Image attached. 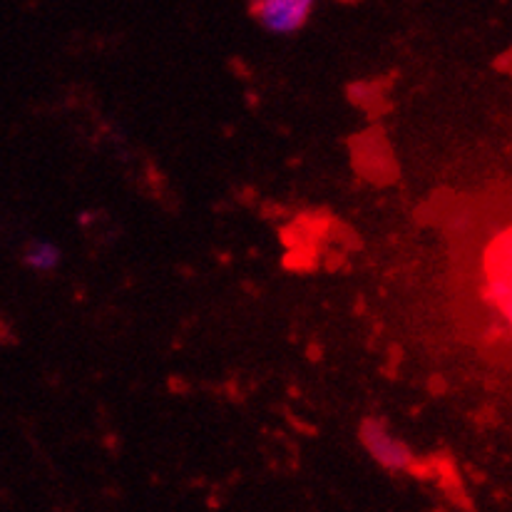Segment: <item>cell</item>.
I'll use <instances>...</instances> for the list:
<instances>
[{
    "instance_id": "obj_1",
    "label": "cell",
    "mask_w": 512,
    "mask_h": 512,
    "mask_svg": "<svg viewBox=\"0 0 512 512\" xmlns=\"http://www.w3.org/2000/svg\"><path fill=\"white\" fill-rule=\"evenodd\" d=\"M358 440H361L363 450L371 455L373 463L381 465L383 470L406 473L416 465V455L411 453V448L401 438H396L388 430L383 418H363L361 426H358Z\"/></svg>"
},
{
    "instance_id": "obj_3",
    "label": "cell",
    "mask_w": 512,
    "mask_h": 512,
    "mask_svg": "<svg viewBox=\"0 0 512 512\" xmlns=\"http://www.w3.org/2000/svg\"><path fill=\"white\" fill-rule=\"evenodd\" d=\"M483 276L485 304L498 314L503 311V319L510 321V229H505L503 237L498 234L485 249Z\"/></svg>"
},
{
    "instance_id": "obj_4",
    "label": "cell",
    "mask_w": 512,
    "mask_h": 512,
    "mask_svg": "<svg viewBox=\"0 0 512 512\" xmlns=\"http://www.w3.org/2000/svg\"><path fill=\"white\" fill-rule=\"evenodd\" d=\"M23 266L33 274H53V271L60 269L63 264V249L58 247L50 239H33V242L25 244L23 256H20Z\"/></svg>"
},
{
    "instance_id": "obj_2",
    "label": "cell",
    "mask_w": 512,
    "mask_h": 512,
    "mask_svg": "<svg viewBox=\"0 0 512 512\" xmlns=\"http://www.w3.org/2000/svg\"><path fill=\"white\" fill-rule=\"evenodd\" d=\"M319 0H252V15L261 30L276 38L301 33Z\"/></svg>"
}]
</instances>
